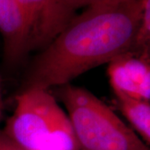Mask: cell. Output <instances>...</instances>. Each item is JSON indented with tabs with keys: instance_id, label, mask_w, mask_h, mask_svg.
I'll use <instances>...</instances> for the list:
<instances>
[{
	"instance_id": "cell-3",
	"label": "cell",
	"mask_w": 150,
	"mask_h": 150,
	"mask_svg": "<svg viewBox=\"0 0 150 150\" xmlns=\"http://www.w3.org/2000/svg\"><path fill=\"white\" fill-rule=\"evenodd\" d=\"M73 127L79 150H150L131 127L83 88H57Z\"/></svg>"
},
{
	"instance_id": "cell-12",
	"label": "cell",
	"mask_w": 150,
	"mask_h": 150,
	"mask_svg": "<svg viewBox=\"0 0 150 150\" xmlns=\"http://www.w3.org/2000/svg\"><path fill=\"white\" fill-rule=\"evenodd\" d=\"M5 150H26L24 149L21 148L20 146L17 145L16 144H14L12 140H10L8 139V142L7 144V146H6Z\"/></svg>"
},
{
	"instance_id": "cell-10",
	"label": "cell",
	"mask_w": 150,
	"mask_h": 150,
	"mask_svg": "<svg viewBox=\"0 0 150 150\" xmlns=\"http://www.w3.org/2000/svg\"><path fill=\"white\" fill-rule=\"evenodd\" d=\"M8 142V138L3 132V130L0 129V150H5Z\"/></svg>"
},
{
	"instance_id": "cell-7",
	"label": "cell",
	"mask_w": 150,
	"mask_h": 150,
	"mask_svg": "<svg viewBox=\"0 0 150 150\" xmlns=\"http://www.w3.org/2000/svg\"><path fill=\"white\" fill-rule=\"evenodd\" d=\"M115 105L131 128L150 148V104L123 97H115Z\"/></svg>"
},
{
	"instance_id": "cell-8",
	"label": "cell",
	"mask_w": 150,
	"mask_h": 150,
	"mask_svg": "<svg viewBox=\"0 0 150 150\" xmlns=\"http://www.w3.org/2000/svg\"><path fill=\"white\" fill-rule=\"evenodd\" d=\"M142 5L139 32L129 52L150 61V0H140Z\"/></svg>"
},
{
	"instance_id": "cell-2",
	"label": "cell",
	"mask_w": 150,
	"mask_h": 150,
	"mask_svg": "<svg viewBox=\"0 0 150 150\" xmlns=\"http://www.w3.org/2000/svg\"><path fill=\"white\" fill-rule=\"evenodd\" d=\"M3 132L26 150H79L69 116L48 89H23Z\"/></svg>"
},
{
	"instance_id": "cell-9",
	"label": "cell",
	"mask_w": 150,
	"mask_h": 150,
	"mask_svg": "<svg viewBox=\"0 0 150 150\" xmlns=\"http://www.w3.org/2000/svg\"><path fill=\"white\" fill-rule=\"evenodd\" d=\"M55 14L63 28L76 15L81 8L87 7L97 0H52Z\"/></svg>"
},
{
	"instance_id": "cell-5",
	"label": "cell",
	"mask_w": 150,
	"mask_h": 150,
	"mask_svg": "<svg viewBox=\"0 0 150 150\" xmlns=\"http://www.w3.org/2000/svg\"><path fill=\"white\" fill-rule=\"evenodd\" d=\"M0 34L4 63L14 69L32 51L30 28L17 0H0Z\"/></svg>"
},
{
	"instance_id": "cell-11",
	"label": "cell",
	"mask_w": 150,
	"mask_h": 150,
	"mask_svg": "<svg viewBox=\"0 0 150 150\" xmlns=\"http://www.w3.org/2000/svg\"><path fill=\"white\" fill-rule=\"evenodd\" d=\"M4 113V100H3V86H2V77L0 74V122L3 118Z\"/></svg>"
},
{
	"instance_id": "cell-1",
	"label": "cell",
	"mask_w": 150,
	"mask_h": 150,
	"mask_svg": "<svg viewBox=\"0 0 150 150\" xmlns=\"http://www.w3.org/2000/svg\"><path fill=\"white\" fill-rule=\"evenodd\" d=\"M140 0H97L76 14L40 50L23 89H48L71 81L129 52L139 32Z\"/></svg>"
},
{
	"instance_id": "cell-4",
	"label": "cell",
	"mask_w": 150,
	"mask_h": 150,
	"mask_svg": "<svg viewBox=\"0 0 150 150\" xmlns=\"http://www.w3.org/2000/svg\"><path fill=\"white\" fill-rule=\"evenodd\" d=\"M108 64V81L115 97L150 104V61L127 52Z\"/></svg>"
},
{
	"instance_id": "cell-6",
	"label": "cell",
	"mask_w": 150,
	"mask_h": 150,
	"mask_svg": "<svg viewBox=\"0 0 150 150\" xmlns=\"http://www.w3.org/2000/svg\"><path fill=\"white\" fill-rule=\"evenodd\" d=\"M31 33L32 51L42 50L63 28L57 18L52 0H17Z\"/></svg>"
}]
</instances>
